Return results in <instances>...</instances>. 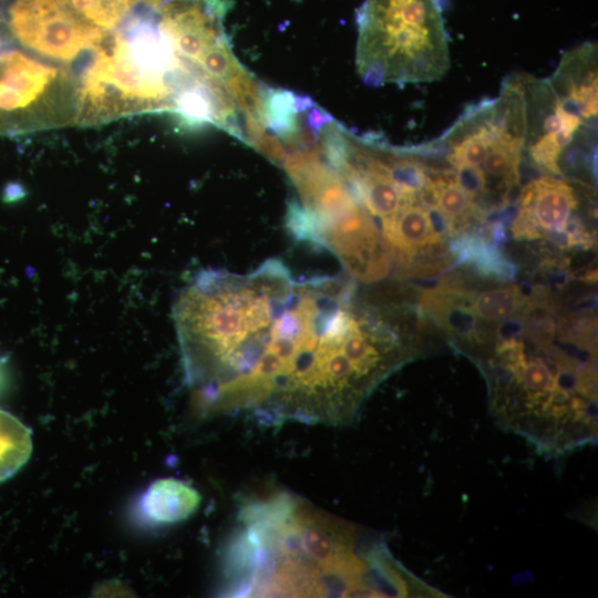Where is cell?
Wrapping results in <instances>:
<instances>
[{"label": "cell", "mask_w": 598, "mask_h": 598, "mask_svg": "<svg viewBox=\"0 0 598 598\" xmlns=\"http://www.w3.org/2000/svg\"><path fill=\"white\" fill-rule=\"evenodd\" d=\"M341 276L295 278L270 258L248 274L199 272L173 317L185 381L206 413L343 425L402 354Z\"/></svg>", "instance_id": "obj_1"}, {"label": "cell", "mask_w": 598, "mask_h": 598, "mask_svg": "<svg viewBox=\"0 0 598 598\" xmlns=\"http://www.w3.org/2000/svg\"><path fill=\"white\" fill-rule=\"evenodd\" d=\"M226 555L235 597H405L425 594L381 540L277 493L246 503Z\"/></svg>", "instance_id": "obj_2"}, {"label": "cell", "mask_w": 598, "mask_h": 598, "mask_svg": "<svg viewBox=\"0 0 598 598\" xmlns=\"http://www.w3.org/2000/svg\"><path fill=\"white\" fill-rule=\"evenodd\" d=\"M357 22L355 63L365 84L431 82L448 70L441 0H364Z\"/></svg>", "instance_id": "obj_3"}, {"label": "cell", "mask_w": 598, "mask_h": 598, "mask_svg": "<svg viewBox=\"0 0 598 598\" xmlns=\"http://www.w3.org/2000/svg\"><path fill=\"white\" fill-rule=\"evenodd\" d=\"M75 76L25 52L0 51V131L74 124Z\"/></svg>", "instance_id": "obj_4"}, {"label": "cell", "mask_w": 598, "mask_h": 598, "mask_svg": "<svg viewBox=\"0 0 598 598\" xmlns=\"http://www.w3.org/2000/svg\"><path fill=\"white\" fill-rule=\"evenodd\" d=\"M8 29L23 48L60 62L91 52L104 32L58 0H14L8 12Z\"/></svg>", "instance_id": "obj_5"}, {"label": "cell", "mask_w": 598, "mask_h": 598, "mask_svg": "<svg viewBox=\"0 0 598 598\" xmlns=\"http://www.w3.org/2000/svg\"><path fill=\"white\" fill-rule=\"evenodd\" d=\"M518 204L529 212L542 231L549 235L564 231L577 207V198L568 183L544 176L523 187Z\"/></svg>", "instance_id": "obj_6"}, {"label": "cell", "mask_w": 598, "mask_h": 598, "mask_svg": "<svg viewBox=\"0 0 598 598\" xmlns=\"http://www.w3.org/2000/svg\"><path fill=\"white\" fill-rule=\"evenodd\" d=\"M199 504V493L186 482L174 477L154 481L142 498L145 515L162 524L187 519L198 509Z\"/></svg>", "instance_id": "obj_7"}, {"label": "cell", "mask_w": 598, "mask_h": 598, "mask_svg": "<svg viewBox=\"0 0 598 598\" xmlns=\"http://www.w3.org/2000/svg\"><path fill=\"white\" fill-rule=\"evenodd\" d=\"M86 23L102 29L117 28L140 8H158L163 0H58Z\"/></svg>", "instance_id": "obj_8"}, {"label": "cell", "mask_w": 598, "mask_h": 598, "mask_svg": "<svg viewBox=\"0 0 598 598\" xmlns=\"http://www.w3.org/2000/svg\"><path fill=\"white\" fill-rule=\"evenodd\" d=\"M31 451L30 430L12 414L0 410V483L27 463Z\"/></svg>", "instance_id": "obj_9"}, {"label": "cell", "mask_w": 598, "mask_h": 598, "mask_svg": "<svg viewBox=\"0 0 598 598\" xmlns=\"http://www.w3.org/2000/svg\"><path fill=\"white\" fill-rule=\"evenodd\" d=\"M522 303L520 290L516 286H508L478 293L472 300L471 311L485 320L502 321L514 315Z\"/></svg>", "instance_id": "obj_10"}]
</instances>
